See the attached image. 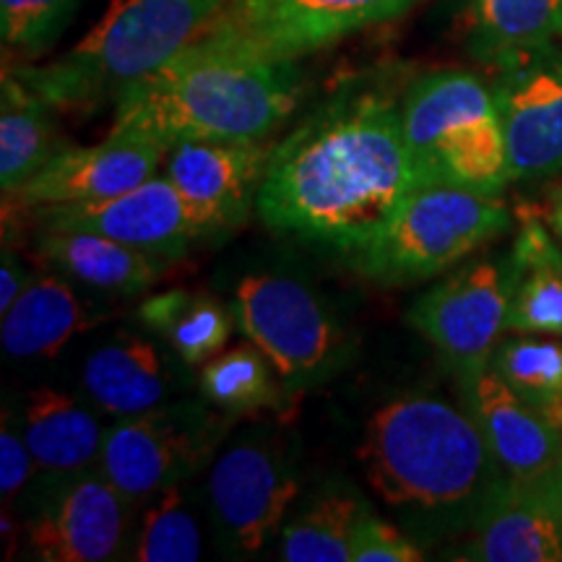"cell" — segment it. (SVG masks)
<instances>
[{
	"mask_svg": "<svg viewBox=\"0 0 562 562\" xmlns=\"http://www.w3.org/2000/svg\"><path fill=\"white\" fill-rule=\"evenodd\" d=\"M414 188L402 104L351 94L323 104L273 146L256 209L273 232L355 256Z\"/></svg>",
	"mask_w": 562,
	"mask_h": 562,
	"instance_id": "obj_1",
	"label": "cell"
},
{
	"mask_svg": "<svg viewBox=\"0 0 562 562\" xmlns=\"http://www.w3.org/2000/svg\"><path fill=\"white\" fill-rule=\"evenodd\" d=\"M357 456L372 492L422 550L467 537L508 476L469 412L432 393L381 406Z\"/></svg>",
	"mask_w": 562,
	"mask_h": 562,
	"instance_id": "obj_2",
	"label": "cell"
},
{
	"mask_svg": "<svg viewBox=\"0 0 562 562\" xmlns=\"http://www.w3.org/2000/svg\"><path fill=\"white\" fill-rule=\"evenodd\" d=\"M294 60L193 40L115 100L112 131L159 140H266L297 108Z\"/></svg>",
	"mask_w": 562,
	"mask_h": 562,
	"instance_id": "obj_3",
	"label": "cell"
},
{
	"mask_svg": "<svg viewBox=\"0 0 562 562\" xmlns=\"http://www.w3.org/2000/svg\"><path fill=\"white\" fill-rule=\"evenodd\" d=\"M227 3L110 0L102 19L60 58L11 70L53 110L100 108L186 50Z\"/></svg>",
	"mask_w": 562,
	"mask_h": 562,
	"instance_id": "obj_4",
	"label": "cell"
},
{
	"mask_svg": "<svg viewBox=\"0 0 562 562\" xmlns=\"http://www.w3.org/2000/svg\"><path fill=\"white\" fill-rule=\"evenodd\" d=\"M417 186H456L501 195L510 182L508 144L490 83L472 70L419 76L402 102Z\"/></svg>",
	"mask_w": 562,
	"mask_h": 562,
	"instance_id": "obj_5",
	"label": "cell"
},
{
	"mask_svg": "<svg viewBox=\"0 0 562 562\" xmlns=\"http://www.w3.org/2000/svg\"><path fill=\"white\" fill-rule=\"evenodd\" d=\"M510 211L501 195L456 186H417L368 248L349 256L364 279L404 286L448 271L503 235Z\"/></svg>",
	"mask_w": 562,
	"mask_h": 562,
	"instance_id": "obj_6",
	"label": "cell"
},
{
	"mask_svg": "<svg viewBox=\"0 0 562 562\" xmlns=\"http://www.w3.org/2000/svg\"><path fill=\"white\" fill-rule=\"evenodd\" d=\"M237 328L269 357L290 398L318 389L347 360V339L323 300L284 273L243 277L232 302Z\"/></svg>",
	"mask_w": 562,
	"mask_h": 562,
	"instance_id": "obj_7",
	"label": "cell"
},
{
	"mask_svg": "<svg viewBox=\"0 0 562 562\" xmlns=\"http://www.w3.org/2000/svg\"><path fill=\"white\" fill-rule=\"evenodd\" d=\"M209 516L227 558L263 552L284 529L300 495L292 448L273 427H256L232 440L209 472Z\"/></svg>",
	"mask_w": 562,
	"mask_h": 562,
	"instance_id": "obj_8",
	"label": "cell"
},
{
	"mask_svg": "<svg viewBox=\"0 0 562 562\" xmlns=\"http://www.w3.org/2000/svg\"><path fill=\"white\" fill-rule=\"evenodd\" d=\"M229 419L214 404H161L136 417H121L104 432L97 469L131 508H140L201 472Z\"/></svg>",
	"mask_w": 562,
	"mask_h": 562,
	"instance_id": "obj_9",
	"label": "cell"
},
{
	"mask_svg": "<svg viewBox=\"0 0 562 562\" xmlns=\"http://www.w3.org/2000/svg\"><path fill=\"white\" fill-rule=\"evenodd\" d=\"M417 0H229L199 34L266 60H297L402 16Z\"/></svg>",
	"mask_w": 562,
	"mask_h": 562,
	"instance_id": "obj_10",
	"label": "cell"
},
{
	"mask_svg": "<svg viewBox=\"0 0 562 562\" xmlns=\"http://www.w3.org/2000/svg\"><path fill=\"white\" fill-rule=\"evenodd\" d=\"M406 323L438 351L459 385L490 368L492 351L508 323L505 261L492 258L461 266L414 300Z\"/></svg>",
	"mask_w": 562,
	"mask_h": 562,
	"instance_id": "obj_11",
	"label": "cell"
},
{
	"mask_svg": "<svg viewBox=\"0 0 562 562\" xmlns=\"http://www.w3.org/2000/svg\"><path fill=\"white\" fill-rule=\"evenodd\" d=\"M131 505L100 469L45 480L32 513L26 539L45 562H102L121 558L131 526Z\"/></svg>",
	"mask_w": 562,
	"mask_h": 562,
	"instance_id": "obj_12",
	"label": "cell"
},
{
	"mask_svg": "<svg viewBox=\"0 0 562 562\" xmlns=\"http://www.w3.org/2000/svg\"><path fill=\"white\" fill-rule=\"evenodd\" d=\"M510 182L562 175V40L492 70Z\"/></svg>",
	"mask_w": 562,
	"mask_h": 562,
	"instance_id": "obj_13",
	"label": "cell"
},
{
	"mask_svg": "<svg viewBox=\"0 0 562 562\" xmlns=\"http://www.w3.org/2000/svg\"><path fill=\"white\" fill-rule=\"evenodd\" d=\"M271 151L266 140H180L167 149L161 175L180 191L199 240L245 224Z\"/></svg>",
	"mask_w": 562,
	"mask_h": 562,
	"instance_id": "obj_14",
	"label": "cell"
},
{
	"mask_svg": "<svg viewBox=\"0 0 562 562\" xmlns=\"http://www.w3.org/2000/svg\"><path fill=\"white\" fill-rule=\"evenodd\" d=\"M165 157L167 146L159 140L115 131L94 146L63 144L21 191L5 195V203L34 214L115 199L154 178Z\"/></svg>",
	"mask_w": 562,
	"mask_h": 562,
	"instance_id": "obj_15",
	"label": "cell"
},
{
	"mask_svg": "<svg viewBox=\"0 0 562 562\" xmlns=\"http://www.w3.org/2000/svg\"><path fill=\"white\" fill-rule=\"evenodd\" d=\"M40 227L89 229L165 261H178L199 240L186 201L165 175H154L115 199L34 211Z\"/></svg>",
	"mask_w": 562,
	"mask_h": 562,
	"instance_id": "obj_16",
	"label": "cell"
},
{
	"mask_svg": "<svg viewBox=\"0 0 562 562\" xmlns=\"http://www.w3.org/2000/svg\"><path fill=\"white\" fill-rule=\"evenodd\" d=\"M451 558L474 562H562V531L544 480L505 476Z\"/></svg>",
	"mask_w": 562,
	"mask_h": 562,
	"instance_id": "obj_17",
	"label": "cell"
},
{
	"mask_svg": "<svg viewBox=\"0 0 562 562\" xmlns=\"http://www.w3.org/2000/svg\"><path fill=\"white\" fill-rule=\"evenodd\" d=\"M463 409L480 427L492 456L505 474L542 480L562 467V430L513 393L487 368L472 383L459 385Z\"/></svg>",
	"mask_w": 562,
	"mask_h": 562,
	"instance_id": "obj_18",
	"label": "cell"
},
{
	"mask_svg": "<svg viewBox=\"0 0 562 562\" xmlns=\"http://www.w3.org/2000/svg\"><path fill=\"white\" fill-rule=\"evenodd\" d=\"M81 385L100 412L115 419L136 417L167 402L175 389V368L157 341L117 334L87 357Z\"/></svg>",
	"mask_w": 562,
	"mask_h": 562,
	"instance_id": "obj_19",
	"label": "cell"
},
{
	"mask_svg": "<svg viewBox=\"0 0 562 562\" xmlns=\"http://www.w3.org/2000/svg\"><path fill=\"white\" fill-rule=\"evenodd\" d=\"M26 446L45 480H68L97 469L104 427L91 406L70 393L42 385L26 393L16 414Z\"/></svg>",
	"mask_w": 562,
	"mask_h": 562,
	"instance_id": "obj_20",
	"label": "cell"
},
{
	"mask_svg": "<svg viewBox=\"0 0 562 562\" xmlns=\"http://www.w3.org/2000/svg\"><path fill=\"white\" fill-rule=\"evenodd\" d=\"M37 252L66 279L115 297L151 290L170 263L100 232L68 227H42Z\"/></svg>",
	"mask_w": 562,
	"mask_h": 562,
	"instance_id": "obj_21",
	"label": "cell"
},
{
	"mask_svg": "<svg viewBox=\"0 0 562 562\" xmlns=\"http://www.w3.org/2000/svg\"><path fill=\"white\" fill-rule=\"evenodd\" d=\"M510 334L562 336V243L533 214L521 216L505 261Z\"/></svg>",
	"mask_w": 562,
	"mask_h": 562,
	"instance_id": "obj_22",
	"label": "cell"
},
{
	"mask_svg": "<svg viewBox=\"0 0 562 562\" xmlns=\"http://www.w3.org/2000/svg\"><path fill=\"white\" fill-rule=\"evenodd\" d=\"M94 326V315L87 311L66 277H37L24 294L13 302L0 323V341L13 360H53L63 347Z\"/></svg>",
	"mask_w": 562,
	"mask_h": 562,
	"instance_id": "obj_23",
	"label": "cell"
},
{
	"mask_svg": "<svg viewBox=\"0 0 562 562\" xmlns=\"http://www.w3.org/2000/svg\"><path fill=\"white\" fill-rule=\"evenodd\" d=\"M467 50L490 70L562 40V0H469Z\"/></svg>",
	"mask_w": 562,
	"mask_h": 562,
	"instance_id": "obj_24",
	"label": "cell"
},
{
	"mask_svg": "<svg viewBox=\"0 0 562 562\" xmlns=\"http://www.w3.org/2000/svg\"><path fill=\"white\" fill-rule=\"evenodd\" d=\"M138 321L157 334L186 368H199L227 347L235 313L209 292L167 290L138 305Z\"/></svg>",
	"mask_w": 562,
	"mask_h": 562,
	"instance_id": "obj_25",
	"label": "cell"
},
{
	"mask_svg": "<svg viewBox=\"0 0 562 562\" xmlns=\"http://www.w3.org/2000/svg\"><path fill=\"white\" fill-rule=\"evenodd\" d=\"M53 108L5 68L0 97V188L13 195L60 149Z\"/></svg>",
	"mask_w": 562,
	"mask_h": 562,
	"instance_id": "obj_26",
	"label": "cell"
},
{
	"mask_svg": "<svg viewBox=\"0 0 562 562\" xmlns=\"http://www.w3.org/2000/svg\"><path fill=\"white\" fill-rule=\"evenodd\" d=\"M199 389L209 404L232 419L292 404L269 357L250 341L203 362Z\"/></svg>",
	"mask_w": 562,
	"mask_h": 562,
	"instance_id": "obj_27",
	"label": "cell"
},
{
	"mask_svg": "<svg viewBox=\"0 0 562 562\" xmlns=\"http://www.w3.org/2000/svg\"><path fill=\"white\" fill-rule=\"evenodd\" d=\"M364 508L351 487L315 492L311 503L281 529L284 562H351V529Z\"/></svg>",
	"mask_w": 562,
	"mask_h": 562,
	"instance_id": "obj_28",
	"label": "cell"
},
{
	"mask_svg": "<svg viewBox=\"0 0 562 562\" xmlns=\"http://www.w3.org/2000/svg\"><path fill=\"white\" fill-rule=\"evenodd\" d=\"M490 368L531 409L562 430V336H505L492 351Z\"/></svg>",
	"mask_w": 562,
	"mask_h": 562,
	"instance_id": "obj_29",
	"label": "cell"
},
{
	"mask_svg": "<svg viewBox=\"0 0 562 562\" xmlns=\"http://www.w3.org/2000/svg\"><path fill=\"white\" fill-rule=\"evenodd\" d=\"M201 529L188 508L182 484L167 487L146 503L133 560L138 562H195L201 560Z\"/></svg>",
	"mask_w": 562,
	"mask_h": 562,
	"instance_id": "obj_30",
	"label": "cell"
},
{
	"mask_svg": "<svg viewBox=\"0 0 562 562\" xmlns=\"http://www.w3.org/2000/svg\"><path fill=\"white\" fill-rule=\"evenodd\" d=\"M81 0H0V37L5 50L34 58L58 42Z\"/></svg>",
	"mask_w": 562,
	"mask_h": 562,
	"instance_id": "obj_31",
	"label": "cell"
},
{
	"mask_svg": "<svg viewBox=\"0 0 562 562\" xmlns=\"http://www.w3.org/2000/svg\"><path fill=\"white\" fill-rule=\"evenodd\" d=\"M425 550L414 542L402 526L383 521L362 508L351 529V562H419Z\"/></svg>",
	"mask_w": 562,
	"mask_h": 562,
	"instance_id": "obj_32",
	"label": "cell"
},
{
	"mask_svg": "<svg viewBox=\"0 0 562 562\" xmlns=\"http://www.w3.org/2000/svg\"><path fill=\"white\" fill-rule=\"evenodd\" d=\"M37 472V461L26 446L16 414H3L0 427V495L3 508H9L26 492V484Z\"/></svg>",
	"mask_w": 562,
	"mask_h": 562,
	"instance_id": "obj_33",
	"label": "cell"
},
{
	"mask_svg": "<svg viewBox=\"0 0 562 562\" xmlns=\"http://www.w3.org/2000/svg\"><path fill=\"white\" fill-rule=\"evenodd\" d=\"M32 284V271L24 261L13 252L9 245H3V263H0V315L9 313V307L24 294Z\"/></svg>",
	"mask_w": 562,
	"mask_h": 562,
	"instance_id": "obj_34",
	"label": "cell"
},
{
	"mask_svg": "<svg viewBox=\"0 0 562 562\" xmlns=\"http://www.w3.org/2000/svg\"><path fill=\"white\" fill-rule=\"evenodd\" d=\"M544 484H547V492H550V501H552V508L558 513V524H560V531H562V467L558 472L542 476Z\"/></svg>",
	"mask_w": 562,
	"mask_h": 562,
	"instance_id": "obj_35",
	"label": "cell"
},
{
	"mask_svg": "<svg viewBox=\"0 0 562 562\" xmlns=\"http://www.w3.org/2000/svg\"><path fill=\"white\" fill-rule=\"evenodd\" d=\"M547 222H550L554 237L562 243V186L552 193L550 209H547Z\"/></svg>",
	"mask_w": 562,
	"mask_h": 562,
	"instance_id": "obj_36",
	"label": "cell"
}]
</instances>
